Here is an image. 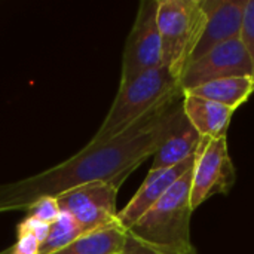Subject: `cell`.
I'll list each match as a JSON object with an SVG mask.
<instances>
[{"label": "cell", "instance_id": "obj_5", "mask_svg": "<svg viewBox=\"0 0 254 254\" xmlns=\"http://www.w3.org/2000/svg\"><path fill=\"white\" fill-rule=\"evenodd\" d=\"M235 167L229 155L228 138H213L201 143L192 167L190 205L195 211L216 195H226L235 185Z\"/></svg>", "mask_w": 254, "mask_h": 254}, {"label": "cell", "instance_id": "obj_4", "mask_svg": "<svg viewBox=\"0 0 254 254\" xmlns=\"http://www.w3.org/2000/svg\"><path fill=\"white\" fill-rule=\"evenodd\" d=\"M162 65L180 79L204 25L202 0H159L156 13Z\"/></svg>", "mask_w": 254, "mask_h": 254}, {"label": "cell", "instance_id": "obj_14", "mask_svg": "<svg viewBox=\"0 0 254 254\" xmlns=\"http://www.w3.org/2000/svg\"><path fill=\"white\" fill-rule=\"evenodd\" d=\"M127 229L119 223L82 234L71 244L52 254H122Z\"/></svg>", "mask_w": 254, "mask_h": 254}, {"label": "cell", "instance_id": "obj_1", "mask_svg": "<svg viewBox=\"0 0 254 254\" xmlns=\"http://www.w3.org/2000/svg\"><path fill=\"white\" fill-rule=\"evenodd\" d=\"M183 115V92L138 121L122 134L101 143L89 141L64 162L31 177L0 185V214L25 211L37 198L58 196L70 189L115 182L119 186L156 153Z\"/></svg>", "mask_w": 254, "mask_h": 254}, {"label": "cell", "instance_id": "obj_8", "mask_svg": "<svg viewBox=\"0 0 254 254\" xmlns=\"http://www.w3.org/2000/svg\"><path fill=\"white\" fill-rule=\"evenodd\" d=\"M253 76L250 58L240 39L222 43L195 61H190L180 74L182 91L231 76Z\"/></svg>", "mask_w": 254, "mask_h": 254}, {"label": "cell", "instance_id": "obj_16", "mask_svg": "<svg viewBox=\"0 0 254 254\" xmlns=\"http://www.w3.org/2000/svg\"><path fill=\"white\" fill-rule=\"evenodd\" d=\"M25 211H27V216L34 217L48 225H52L61 214V208L55 196L37 198Z\"/></svg>", "mask_w": 254, "mask_h": 254}, {"label": "cell", "instance_id": "obj_12", "mask_svg": "<svg viewBox=\"0 0 254 254\" xmlns=\"http://www.w3.org/2000/svg\"><path fill=\"white\" fill-rule=\"evenodd\" d=\"M202 141L204 138L196 132V129L190 125L183 113L170 135L153 155L150 170L170 168L188 161L198 152Z\"/></svg>", "mask_w": 254, "mask_h": 254}, {"label": "cell", "instance_id": "obj_18", "mask_svg": "<svg viewBox=\"0 0 254 254\" xmlns=\"http://www.w3.org/2000/svg\"><path fill=\"white\" fill-rule=\"evenodd\" d=\"M42 243L33 235L16 231V241L10 249H7V254H40Z\"/></svg>", "mask_w": 254, "mask_h": 254}, {"label": "cell", "instance_id": "obj_7", "mask_svg": "<svg viewBox=\"0 0 254 254\" xmlns=\"http://www.w3.org/2000/svg\"><path fill=\"white\" fill-rule=\"evenodd\" d=\"M119 185L115 182L88 183L57 196L61 211L70 214L82 234L110 226L118 220L116 198Z\"/></svg>", "mask_w": 254, "mask_h": 254}, {"label": "cell", "instance_id": "obj_10", "mask_svg": "<svg viewBox=\"0 0 254 254\" xmlns=\"http://www.w3.org/2000/svg\"><path fill=\"white\" fill-rule=\"evenodd\" d=\"M196 153L179 165L170 168H161V170H150L143 185L134 193V196L128 201V204L121 211H118L119 223L125 229H129L146 211H149L170 190V188L183 174H186L193 167Z\"/></svg>", "mask_w": 254, "mask_h": 254}, {"label": "cell", "instance_id": "obj_19", "mask_svg": "<svg viewBox=\"0 0 254 254\" xmlns=\"http://www.w3.org/2000/svg\"><path fill=\"white\" fill-rule=\"evenodd\" d=\"M49 226L48 223H43L34 217H30L27 216L22 222H19V225L16 226V231H22V232H27L30 235H33L34 238H37L42 244L45 243L48 234H49Z\"/></svg>", "mask_w": 254, "mask_h": 254}, {"label": "cell", "instance_id": "obj_11", "mask_svg": "<svg viewBox=\"0 0 254 254\" xmlns=\"http://www.w3.org/2000/svg\"><path fill=\"white\" fill-rule=\"evenodd\" d=\"M183 113L202 138L213 140L226 137L235 110L210 100L183 94Z\"/></svg>", "mask_w": 254, "mask_h": 254}, {"label": "cell", "instance_id": "obj_9", "mask_svg": "<svg viewBox=\"0 0 254 254\" xmlns=\"http://www.w3.org/2000/svg\"><path fill=\"white\" fill-rule=\"evenodd\" d=\"M244 6L246 0H202L204 25L189 63L222 43L240 39Z\"/></svg>", "mask_w": 254, "mask_h": 254}, {"label": "cell", "instance_id": "obj_15", "mask_svg": "<svg viewBox=\"0 0 254 254\" xmlns=\"http://www.w3.org/2000/svg\"><path fill=\"white\" fill-rule=\"evenodd\" d=\"M80 235L82 229L79 228L76 220L70 214L61 211L58 219L49 226V234L40 247V254H52L60 252L68 244H71Z\"/></svg>", "mask_w": 254, "mask_h": 254}, {"label": "cell", "instance_id": "obj_2", "mask_svg": "<svg viewBox=\"0 0 254 254\" xmlns=\"http://www.w3.org/2000/svg\"><path fill=\"white\" fill-rule=\"evenodd\" d=\"M190 182L192 168L146 211L127 234L138 243L168 254H183L193 249L190 240Z\"/></svg>", "mask_w": 254, "mask_h": 254}, {"label": "cell", "instance_id": "obj_6", "mask_svg": "<svg viewBox=\"0 0 254 254\" xmlns=\"http://www.w3.org/2000/svg\"><path fill=\"white\" fill-rule=\"evenodd\" d=\"M158 1L143 0L138 6L135 21L124 46L119 82L129 80L162 65L161 36L156 22Z\"/></svg>", "mask_w": 254, "mask_h": 254}, {"label": "cell", "instance_id": "obj_17", "mask_svg": "<svg viewBox=\"0 0 254 254\" xmlns=\"http://www.w3.org/2000/svg\"><path fill=\"white\" fill-rule=\"evenodd\" d=\"M240 40L250 58L254 77V0H246Z\"/></svg>", "mask_w": 254, "mask_h": 254}, {"label": "cell", "instance_id": "obj_20", "mask_svg": "<svg viewBox=\"0 0 254 254\" xmlns=\"http://www.w3.org/2000/svg\"><path fill=\"white\" fill-rule=\"evenodd\" d=\"M122 254H168V253H162V252H158L155 249H150L141 243H138L137 240H134L132 237H129L127 234V241H125V247L122 250ZM183 254H198L196 249L193 247L192 250H189L188 253Z\"/></svg>", "mask_w": 254, "mask_h": 254}, {"label": "cell", "instance_id": "obj_13", "mask_svg": "<svg viewBox=\"0 0 254 254\" xmlns=\"http://www.w3.org/2000/svg\"><path fill=\"white\" fill-rule=\"evenodd\" d=\"M253 92L254 77L249 74V76H231V77L211 80L199 86H195L192 89H188L183 94H190L204 100L219 103L232 110H237L238 107H241L244 103L249 101Z\"/></svg>", "mask_w": 254, "mask_h": 254}, {"label": "cell", "instance_id": "obj_3", "mask_svg": "<svg viewBox=\"0 0 254 254\" xmlns=\"http://www.w3.org/2000/svg\"><path fill=\"white\" fill-rule=\"evenodd\" d=\"M182 92L179 79L164 65L119 82L116 97L91 141L101 143L122 134Z\"/></svg>", "mask_w": 254, "mask_h": 254}]
</instances>
